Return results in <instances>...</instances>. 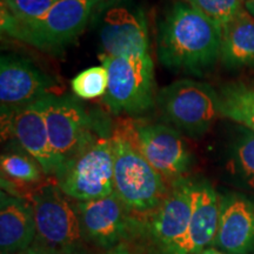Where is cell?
<instances>
[{"mask_svg": "<svg viewBox=\"0 0 254 254\" xmlns=\"http://www.w3.org/2000/svg\"><path fill=\"white\" fill-rule=\"evenodd\" d=\"M18 254H59L55 252V251L47 249V247L40 245V244H38L34 241L33 245H31L28 249L21 251L20 253Z\"/></svg>", "mask_w": 254, "mask_h": 254, "instance_id": "25", "label": "cell"}, {"mask_svg": "<svg viewBox=\"0 0 254 254\" xmlns=\"http://www.w3.org/2000/svg\"><path fill=\"white\" fill-rule=\"evenodd\" d=\"M105 0H59L45 14L19 20L1 6V32L45 52H62L82 33Z\"/></svg>", "mask_w": 254, "mask_h": 254, "instance_id": "2", "label": "cell"}, {"mask_svg": "<svg viewBox=\"0 0 254 254\" xmlns=\"http://www.w3.org/2000/svg\"><path fill=\"white\" fill-rule=\"evenodd\" d=\"M194 183L180 178L172 183L165 199L150 214L148 230L163 250L182 238L192 214V192Z\"/></svg>", "mask_w": 254, "mask_h": 254, "instance_id": "15", "label": "cell"}, {"mask_svg": "<svg viewBox=\"0 0 254 254\" xmlns=\"http://www.w3.org/2000/svg\"><path fill=\"white\" fill-rule=\"evenodd\" d=\"M220 114L254 132V88L245 84H228L219 92Z\"/></svg>", "mask_w": 254, "mask_h": 254, "instance_id": "19", "label": "cell"}, {"mask_svg": "<svg viewBox=\"0 0 254 254\" xmlns=\"http://www.w3.org/2000/svg\"><path fill=\"white\" fill-rule=\"evenodd\" d=\"M219 59L230 68L254 66V17L246 8L221 27Z\"/></svg>", "mask_w": 254, "mask_h": 254, "instance_id": "18", "label": "cell"}, {"mask_svg": "<svg viewBox=\"0 0 254 254\" xmlns=\"http://www.w3.org/2000/svg\"><path fill=\"white\" fill-rule=\"evenodd\" d=\"M37 238L33 206L21 196L1 190L0 195V247L2 253H20Z\"/></svg>", "mask_w": 254, "mask_h": 254, "instance_id": "17", "label": "cell"}, {"mask_svg": "<svg viewBox=\"0 0 254 254\" xmlns=\"http://www.w3.org/2000/svg\"><path fill=\"white\" fill-rule=\"evenodd\" d=\"M219 195L206 182L194 183L192 214L185 234L163 250L164 254H196L213 245L219 225Z\"/></svg>", "mask_w": 254, "mask_h": 254, "instance_id": "14", "label": "cell"}, {"mask_svg": "<svg viewBox=\"0 0 254 254\" xmlns=\"http://www.w3.org/2000/svg\"><path fill=\"white\" fill-rule=\"evenodd\" d=\"M101 53L109 57L148 53L147 20L142 9L113 4L104 11L99 28Z\"/></svg>", "mask_w": 254, "mask_h": 254, "instance_id": "12", "label": "cell"}, {"mask_svg": "<svg viewBox=\"0 0 254 254\" xmlns=\"http://www.w3.org/2000/svg\"><path fill=\"white\" fill-rule=\"evenodd\" d=\"M112 135L101 134L73 158L56 177V184L74 201H90L114 192Z\"/></svg>", "mask_w": 254, "mask_h": 254, "instance_id": "7", "label": "cell"}, {"mask_svg": "<svg viewBox=\"0 0 254 254\" xmlns=\"http://www.w3.org/2000/svg\"><path fill=\"white\" fill-rule=\"evenodd\" d=\"M59 0H1V6L19 20L40 18Z\"/></svg>", "mask_w": 254, "mask_h": 254, "instance_id": "24", "label": "cell"}, {"mask_svg": "<svg viewBox=\"0 0 254 254\" xmlns=\"http://www.w3.org/2000/svg\"><path fill=\"white\" fill-rule=\"evenodd\" d=\"M185 1L220 27L230 23L243 9L241 0H185Z\"/></svg>", "mask_w": 254, "mask_h": 254, "instance_id": "23", "label": "cell"}, {"mask_svg": "<svg viewBox=\"0 0 254 254\" xmlns=\"http://www.w3.org/2000/svg\"><path fill=\"white\" fill-rule=\"evenodd\" d=\"M103 254H134V253H132L131 251H129L127 247H125L124 245H118V246L113 247V249L107 250V252H105Z\"/></svg>", "mask_w": 254, "mask_h": 254, "instance_id": "26", "label": "cell"}, {"mask_svg": "<svg viewBox=\"0 0 254 254\" xmlns=\"http://www.w3.org/2000/svg\"><path fill=\"white\" fill-rule=\"evenodd\" d=\"M109 73V87L104 103L114 114H140L153 106L154 65L150 53L109 57L99 55Z\"/></svg>", "mask_w": 254, "mask_h": 254, "instance_id": "5", "label": "cell"}, {"mask_svg": "<svg viewBox=\"0 0 254 254\" xmlns=\"http://www.w3.org/2000/svg\"><path fill=\"white\" fill-rule=\"evenodd\" d=\"M1 177L17 184H37L43 180L44 171L36 159L26 152L8 151L0 158Z\"/></svg>", "mask_w": 254, "mask_h": 254, "instance_id": "20", "label": "cell"}, {"mask_svg": "<svg viewBox=\"0 0 254 254\" xmlns=\"http://www.w3.org/2000/svg\"><path fill=\"white\" fill-rule=\"evenodd\" d=\"M221 27L187 2H176L160 24L159 62L201 77L220 58Z\"/></svg>", "mask_w": 254, "mask_h": 254, "instance_id": "1", "label": "cell"}, {"mask_svg": "<svg viewBox=\"0 0 254 254\" xmlns=\"http://www.w3.org/2000/svg\"><path fill=\"white\" fill-rule=\"evenodd\" d=\"M219 225L213 246L228 254H247L254 247V202L230 193L219 196Z\"/></svg>", "mask_w": 254, "mask_h": 254, "instance_id": "16", "label": "cell"}, {"mask_svg": "<svg viewBox=\"0 0 254 254\" xmlns=\"http://www.w3.org/2000/svg\"><path fill=\"white\" fill-rule=\"evenodd\" d=\"M43 109L51 146L60 161L62 170L101 135L94 132L90 114L71 95L44 98Z\"/></svg>", "mask_w": 254, "mask_h": 254, "instance_id": "9", "label": "cell"}, {"mask_svg": "<svg viewBox=\"0 0 254 254\" xmlns=\"http://www.w3.org/2000/svg\"><path fill=\"white\" fill-rule=\"evenodd\" d=\"M2 138H13L21 150L36 159L46 176L57 177L62 165L51 146L43 99L21 106H1Z\"/></svg>", "mask_w": 254, "mask_h": 254, "instance_id": "10", "label": "cell"}, {"mask_svg": "<svg viewBox=\"0 0 254 254\" xmlns=\"http://www.w3.org/2000/svg\"><path fill=\"white\" fill-rule=\"evenodd\" d=\"M245 8L254 17V0H246Z\"/></svg>", "mask_w": 254, "mask_h": 254, "instance_id": "28", "label": "cell"}, {"mask_svg": "<svg viewBox=\"0 0 254 254\" xmlns=\"http://www.w3.org/2000/svg\"><path fill=\"white\" fill-rule=\"evenodd\" d=\"M114 193L132 213L151 214L166 196L165 179L119 127L112 133Z\"/></svg>", "mask_w": 254, "mask_h": 254, "instance_id": "3", "label": "cell"}, {"mask_svg": "<svg viewBox=\"0 0 254 254\" xmlns=\"http://www.w3.org/2000/svg\"><path fill=\"white\" fill-rule=\"evenodd\" d=\"M118 127L165 180L173 183L189 171L192 155L178 129L136 120H126Z\"/></svg>", "mask_w": 254, "mask_h": 254, "instance_id": "8", "label": "cell"}, {"mask_svg": "<svg viewBox=\"0 0 254 254\" xmlns=\"http://www.w3.org/2000/svg\"><path fill=\"white\" fill-rule=\"evenodd\" d=\"M231 167L254 190V132L241 126L231 147Z\"/></svg>", "mask_w": 254, "mask_h": 254, "instance_id": "21", "label": "cell"}, {"mask_svg": "<svg viewBox=\"0 0 254 254\" xmlns=\"http://www.w3.org/2000/svg\"><path fill=\"white\" fill-rule=\"evenodd\" d=\"M71 87L79 99L91 100L105 95L109 87L107 69L103 65L84 69L72 79Z\"/></svg>", "mask_w": 254, "mask_h": 254, "instance_id": "22", "label": "cell"}, {"mask_svg": "<svg viewBox=\"0 0 254 254\" xmlns=\"http://www.w3.org/2000/svg\"><path fill=\"white\" fill-rule=\"evenodd\" d=\"M88 240L101 249L111 250L127 238L133 219L116 193L90 201H75Z\"/></svg>", "mask_w": 254, "mask_h": 254, "instance_id": "13", "label": "cell"}, {"mask_svg": "<svg viewBox=\"0 0 254 254\" xmlns=\"http://www.w3.org/2000/svg\"><path fill=\"white\" fill-rule=\"evenodd\" d=\"M30 202L36 219V243L59 254H85L87 238L77 205L57 184L38 187Z\"/></svg>", "mask_w": 254, "mask_h": 254, "instance_id": "4", "label": "cell"}, {"mask_svg": "<svg viewBox=\"0 0 254 254\" xmlns=\"http://www.w3.org/2000/svg\"><path fill=\"white\" fill-rule=\"evenodd\" d=\"M1 254H7V253H2V252H1Z\"/></svg>", "mask_w": 254, "mask_h": 254, "instance_id": "29", "label": "cell"}, {"mask_svg": "<svg viewBox=\"0 0 254 254\" xmlns=\"http://www.w3.org/2000/svg\"><path fill=\"white\" fill-rule=\"evenodd\" d=\"M63 87L33 63L15 55L0 59V101L1 106L14 107L36 103L50 95H62Z\"/></svg>", "mask_w": 254, "mask_h": 254, "instance_id": "11", "label": "cell"}, {"mask_svg": "<svg viewBox=\"0 0 254 254\" xmlns=\"http://www.w3.org/2000/svg\"><path fill=\"white\" fill-rule=\"evenodd\" d=\"M155 100L166 122L194 138L204 135L221 116L219 93L206 82L174 81L161 88Z\"/></svg>", "mask_w": 254, "mask_h": 254, "instance_id": "6", "label": "cell"}, {"mask_svg": "<svg viewBox=\"0 0 254 254\" xmlns=\"http://www.w3.org/2000/svg\"><path fill=\"white\" fill-rule=\"evenodd\" d=\"M196 254H228V253H225V252H222V251L213 249V247H208V249L201 251V252H199Z\"/></svg>", "mask_w": 254, "mask_h": 254, "instance_id": "27", "label": "cell"}]
</instances>
